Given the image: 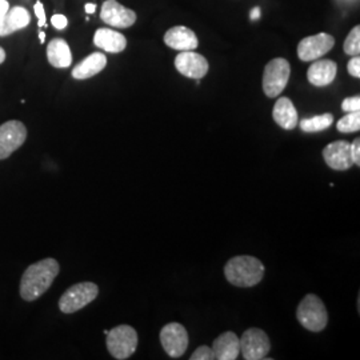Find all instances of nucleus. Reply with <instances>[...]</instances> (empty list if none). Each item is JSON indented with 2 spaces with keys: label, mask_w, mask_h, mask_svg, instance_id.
Listing matches in <instances>:
<instances>
[{
  "label": "nucleus",
  "mask_w": 360,
  "mask_h": 360,
  "mask_svg": "<svg viewBox=\"0 0 360 360\" xmlns=\"http://www.w3.org/2000/svg\"><path fill=\"white\" fill-rule=\"evenodd\" d=\"M60 266L53 257L41 259L31 264L20 281V296L26 302H34L49 291L59 275Z\"/></svg>",
  "instance_id": "obj_1"
},
{
  "label": "nucleus",
  "mask_w": 360,
  "mask_h": 360,
  "mask_svg": "<svg viewBox=\"0 0 360 360\" xmlns=\"http://www.w3.org/2000/svg\"><path fill=\"white\" fill-rule=\"evenodd\" d=\"M263 263L254 257L242 255L230 259L224 267L226 279L236 287L248 288L262 282L264 276Z\"/></svg>",
  "instance_id": "obj_2"
},
{
  "label": "nucleus",
  "mask_w": 360,
  "mask_h": 360,
  "mask_svg": "<svg viewBox=\"0 0 360 360\" xmlns=\"http://www.w3.org/2000/svg\"><path fill=\"white\" fill-rule=\"evenodd\" d=\"M296 318L311 333H321L328 323V314L322 299L314 294L304 296V299L299 303Z\"/></svg>",
  "instance_id": "obj_3"
},
{
  "label": "nucleus",
  "mask_w": 360,
  "mask_h": 360,
  "mask_svg": "<svg viewBox=\"0 0 360 360\" xmlns=\"http://www.w3.org/2000/svg\"><path fill=\"white\" fill-rule=\"evenodd\" d=\"M107 349L117 360L129 359L138 348V333L134 327L120 324L107 334Z\"/></svg>",
  "instance_id": "obj_4"
},
{
  "label": "nucleus",
  "mask_w": 360,
  "mask_h": 360,
  "mask_svg": "<svg viewBox=\"0 0 360 360\" xmlns=\"http://www.w3.org/2000/svg\"><path fill=\"white\" fill-rule=\"evenodd\" d=\"M99 295V287L92 282L74 284L59 299V309L65 314H74L84 309Z\"/></svg>",
  "instance_id": "obj_5"
},
{
  "label": "nucleus",
  "mask_w": 360,
  "mask_h": 360,
  "mask_svg": "<svg viewBox=\"0 0 360 360\" xmlns=\"http://www.w3.org/2000/svg\"><path fill=\"white\" fill-rule=\"evenodd\" d=\"M291 75V65L283 59H272L264 68L263 91L269 98H276L283 92Z\"/></svg>",
  "instance_id": "obj_6"
},
{
  "label": "nucleus",
  "mask_w": 360,
  "mask_h": 360,
  "mask_svg": "<svg viewBox=\"0 0 360 360\" xmlns=\"http://www.w3.org/2000/svg\"><path fill=\"white\" fill-rule=\"evenodd\" d=\"M240 354L245 360L267 359L270 352V339L260 328H248L239 339Z\"/></svg>",
  "instance_id": "obj_7"
},
{
  "label": "nucleus",
  "mask_w": 360,
  "mask_h": 360,
  "mask_svg": "<svg viewBox=\"0 0 360 360\" xmlns=\"http://www.w3.org/2000/svg\"><path fill=\"white\" fill-rule=\"evenodd\" d=\"M26 126L19 120H8L0 126V160L10 158L26 142Z\"/></svg>",
  "instance_id": "obj_8"
},
{
  "label": "nucleus",
  "mask_w": 360,
  "mask_h": 360,
  "mask_svg": "<svg viewBox=\"0 0 360 360\" xmlns=\"http://www.w3.org/2000/svg\"><path fill=\"white\" fill-rule=\"evenodd\" d=\"M160 343L168 356L178 359L188 347L187 330L180 323H168L160 331Z\"/></svg>",
  "instance_id": "obj_9"
},
{
  "label": "nucleus",
  "mask_w": 360,
  "mask_h": 360,
  "mask_svg": "<svg viewBox=\"0 0 360 360\" xmlns=\"http://www.w3.org/2000/svg\"><path fill=\"white\" fill-rule=\"evenodd\" d=\"M334 37L321 32L318 35H312L300 40L297 46V56L303 62H314L321 59L323 55L334 49Z\"/></svg>",
  "instance_id": "obj_10"
},
{
  "label": "nucleus",
  "mask_w": 360,
  "mask_h": 360,
  "mask_svg": "<svg viewBox=\"0 0 360 360\" xmlns=\"http://www.w3.org/2000/svg\"><path fill=\"white\" fill-rule=\"evenodd\" d=\"M101 19L108 26L129 28L136 22V13L126 8L116 0H105L102 6Z\"/></svg>",
  "instance_id": "obj_11"
},
{
  "label": "nucleus",
  "mask_w": 360,
  "mask_h": 360,
  "mask_svg": "<svg viewBox=\"0 0 360 360\" xmlns=\"http://www.w3.org/2000/svg\"><path fill=\"white\" fill-rule=\"evenodd\" d=\"M175 67L181 75L190 79H202L208 72L206 58L195 51H180L175 59Z\"/></svg>",
  "instance_id": "obj_12"
},
{
  "label": "nucleus",
  "mask_w": 360,
  "mask_h": 360,
  "mask_svg": "<svg viewBox=\"0 0 360 360\" xmlns=\"http://www.w3.org/2000/svg\"><path fill=\"white\" fill-rule=\"evenodd\" d=\"M323 159L327 166L336 171H346L354 166L351 155V143L346 141H338L330 143L323 150Z\"/></svg>",
  "instance_id": "obj_13"
},
{
  "label": "nucleus",
  "mask_w": 360,
  "mask_h": 360,
  "mask_svg": "<svg viewBox=\"0 0 360 360\" xmlns=\"http://www.w3.org/2000/svg\"><path fill=\"white\" fill-rule=\"evenodd\" d=\"M165 43L176 51H195L199 46L198 37L188 27L176 26L169 28L165 35Z\"/></svg>",
  "instance_id": "obj_14"
},
{
  "label": "nucleus",
  "mask_w": 360,
  "mask_h": 360,
  "mask_svg": "<svg viewBox=\"0 0 360 360\" xmlns=\"http://www.w3.org/2000/svg\"><path fill=\"white\" fill-rule=\"evenodd\" d=\"M336 71H338V67L333 60H328V59L316 60L309 65L307 79L315 87H326L334 82Z\"/></svg>",
  "instance_id": "obj_15"
},
{
  "label": "nucleus",
  "mask_w": 360,
  "mask_h": 360,
  "mask_svg": "<svg viewBox=\"0 0 360 360\" xmlns=\"http://www.w3.org/2000/svg\"><path fill=\"white\" fill-rule=\"evenodd\" d=\"M94 44L103 51L110 53H119L124 51L127 47V39L114 30L110 28H99L94 35Z\"/></svg>",
  "instance_id": "obj_16"
},
{
  "label": "nucleus",
  "mask_w": 360,
  "mask_h": 360,
  "mask_svg": "<svg viewBox=\"0 0 360 360\" xmlns=\"http://www.w3.org/2000/svg\"><path fill=\"white\" fill-rule=\"evenodd\" d=\"M212 351L218 360H235L240 355V343L238 335L232 331L218 336L212 343Z\"/></svg>",
  "instance_id": "obj_17"
},
{
  "label": "nucleus",
  "mask_w": 360,
  "mask_h": 360,
  "mask_svg": "<svg viewBox=\"0 0 360 360\" xmlns=\"http://www.w3.org/2000/svg\"><path fill=\"white\" fill-rule=\"evenodd\" d=\"M272 117L275 123L283 129H294L299 123V115L295 105L288 98H281L274 105Z\"/></svg>",
  "instance_id": "obj_18"
},
{
  "label": "nucleus",
  "mask_w": 360,
  "mask_h": 360,
  "mask_svg": "<svg viewBox=\"0 0 360 360\" xmlns=\"http://www.w3.org/2000/svg\"><path fill=\"white\" fill-rule=\"evenodd\" d=\"M30 22L31 16L25 7H13L0 20V37H8L18 30H23L30 25Z\"/></svg>",
  "instance_id": "obj_19"
},
{
  "label": "nucleus",
  "mask_w": 360,
  "mask_h": 360,
  "mask_svg": "<svg viewBox=\"0 0 360 360\" xmlns=\"http://www.w3.org/2000/svg\"><path fill=\"white\" fill-rule=\"evenodd\" d=\"M105 65H107L105 55L101 52H94L74 67L72 77L77 80L90 79V77L98 75L99 72H102L105 68Z\"/></svg>",
  "instance_id": "obj_20"
},
{
  "label": "nucleus",
  "mask_w": 360,
  "mask_h": 360,
  "mask_svg": "<svg viewBox=\"0 0 360 360\" xmlns=\"http://www.w3.org/2000/svg\"><path fill=\"white\" fill-rule=\"evenodd\" d=\"M47 59L55 68H67L72 63V53L65 39H52L47 46Z\"/></svg>",
  "instance_id": "obj_21"
},
{
  "label": "nucleus",
  "mask_w": 360,
  "mask_h": 360,
  "mask_svg": "<svg viewBox=\"0 0 360 360\" xmlns=\"http://www.w3.org/2000/svg\"><path fill=\"white\" fill-rule=\"evenodd\" d=\"M334 123V115L333 114H323V115L312 116L303 119L300 122V129L303 132H321L324 129L331 127V124Z\"/></svg>",
  "instance_id": "obj_22"
},
{
  "label": "nucleus",
  "mask_w": 360,
  "mask_h": 360,
  "mask_svg": "<svg viewBox=\"0 0 360 360\" xmlns=\"http://www.w3.org/2000/svg\"><path fill=\"white\" fill-rule=\"evenodd\" d=\"M336 129L343 134L358 132L360 129V112H347L338 123Z\"/></svg>",
  "instance_id": "obj_23"
},
{
  "label": "nucleus",
  "mask_w": 360,
  "mask_h": 360,
  "mask_svg": "<svg viewBox=\"0 0 360 360\" xmlns=\"http://www.w3.org/2000/svg\"><path fill=\"white\" fill-rule=\"evenodd\" d=\"M343 50L351 56H359L360 52V27L355 26L348 34L347 38L345 40Z\"/></svg>",
  "instance_id": "obj_24"
},
{
  "label": "nucleus",
  "mask_w": 360,
  "mask_h": 360,
  "mask_svg": "<svg viewBox=\"0 0 360 360\" xmlns=\"http://www.w3.org/2000/svg\"><path fill=\"white\" fill-rule=\"evenodd\" d=\"M191 360H214L215 358V354L212 351V348L207 347V346H200L198 348L193 355H191Z\"/></svg>",
  "instance_id": "obj_25"
},
{
  "label": "nucleus",
  "mask_w": 360,
  "mask_h": 360,
  "mask_svg": "<svg viewBox=\"0 0 360 360\" xmlns=\"http://www.w3.org/2000/svg\"><path fill=\"white\" fill-rule=\"evenodd\" d=\"M342 110L345 112H360V98L359 96H351L343 101Z\"/></svg>",
  "instance_id": "obj_26"
},
{
  "label": "nucleus",
  "mask_w": 360,
  "mask_h": 360,
  "mask_svg": "<svg viewBox=\"0 0 360 360\" xmlns=\"http://www.w3.org/2000/svg\"><path fill=\"white\" fill-rule=\"evenodd\" d=\"M348 72L354 77H360V59L359 56H352V59L348 62Z\"/></svg>",
  "instance_id": "obj_27"
},
{
  "label": "nucleus",
  "mask_w": 360,
  "mask_h": 360,
  "mask_svg": "<svg viewBox=\"0 0 360 360\" xmlns=\"http://www.w3.org/2000/svg\"><path fill=\"white\" fill-rule=\"evenodd\" d=\"M34 11H35V15L38 16L39 27L46 26V11H44V6H43L41 1H37V3H35Z\"/></svg>",
  "instance_id": "obj_28"
},
{
  "label": "nucleus",
  "mask_w": 360,
  "mask_h": 360,
  "mask_svg": "<svg viewBox=\"0 0 360 360\" xmlns=\"http://www.w3.org/2000/svg\"><path fill=\"white\" fill-rule=\"evenodd\" d=\"M52 26L55 27L56 30H65L67 25H68V20L65 18V15L62 13H56L51 18Z\"/></svg>",
  "instance_id": "obj_29"
},
{
  "label": "nucleus",
  "mask_w": 360,
  "mask_h": 360,
  "mask_svg": "<svg viewBox=\"0 0 360 360\" xmlns=\"http://www.w3.org/2000/svg\"><path fill=\"white\" fill-rule=\"evenodd\" d=\"M351 155H352V160L354 165H356L358 167L360 166V139L356 138L354 142L351 143Z\"/></svg>",
  "instance_id": "obj_30"
},
{
  "label": "nucleus",
  "mask_w": 360,
  "mask_h": 360,
  "mask_svg": "<svg viewBox=\"0 0 360 360\" xmlns=\"http://www.w3.org/2000/svg\"><path fill=\"white\" fill-rule=\"evenodd\" d=\"M10 10V4L7 0H0V20L6 16V13Z\"/></svg>",
  "instance_id": "obj_31"
},
{
  "label": "nucleus",
  "mask_w": 360,
  "mask_h": 360,
  "mask_svg": "<svg viewBox=\"0 0 360 360\" xmlns=\"http://www.w3.org/2000/svg\"><path fill=\"white\" fill-rule=\"evenodd\" d=\"M250 18H251V20H257L260 18V8L259 7L252 8V11L250 13Z\"/></svg>",
  "instance_id": "obj_32"
},
{
  "label": "nucleus",
  "mask_w": 360,
  "mask_h": 360,
  "mask_svg": "<svg viewBox=\"0 0 360 360\" xmlns=\"http://www.w3.org/2000/svg\"><path fill=\"white\" fill-rule=\"evenodd\" d=\"M84 10H86V13H94L96 11V4H94V3H87V4L84 6Z\"/></svg>",
  "instance_id": "obj_33"
},
{
  "label": "nucleus",
  "mask_w": 360,
  "mask_h": 360,
  "mask_svg": "<svg viewBox=\"0 0 360 360\" xmlns=\"http://www.w3.org/2000/svg\"><path fill=\"white\" fill-rule=\"evenodd\" d=\"M4 60H6V51L0 47V65H1Z\"/></svg>",
  "instance_id": "obj_34"
},
{
  "label": "nucleus",
  "mask_w": 360,
  "mask_h": 360,
  "mask_svg": "<svg viewBox=\"0 0 360 360\" xmlns=\"http://www.w3.org/2000/svg\"><path fill=\"white\" fill-rule=\"evenodd\" d=\"M39 38H40V41L43 43L44 39H46V34H44V32H39Z\"/></svg>",
  "instance_id": "obj_35"
},
{
  "label": "nucleus",
  "mask_w": 360,
  "mask_h": 360,
  "mask_svg": "<svg viewBox=\"0 0 360 360\" xmlns=\"http://www.w3.org/2000/svg\"><path fill=\"white\" fill-rule=\"evenodd\" d=\"M343 1H354V0H343Z\"/></svg>",
  "instance_id": "obj_36"
}]
</instances>
